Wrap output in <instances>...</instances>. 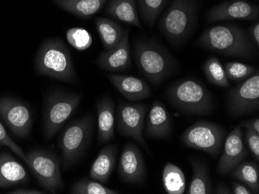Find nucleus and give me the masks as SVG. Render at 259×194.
<instances>
[{"mask_svg":"<svg viewBox=\"0 0 259 194\" xmlns=\"http://www.w3.org/2000/svg\"><path fill=\"white\" fill-rule=\"evenodd\" d=\"M196 43L199 47L224 56L249 59L254 54V44L248 34L236 24H221L203 32Z\"/></svg>","mask_w":259,"mask_h":194,"instance_id":"obj_1","label":"nucleus"},{"mask_svg":"<svg viewBox=\"0 0 259 194\" xmlns=\"http://www.w3.org/2000/svg\"><path fill=\"white\" fill-rule=\"evenodd\" d=\"M134 56L141 75L154 85H159L179 69V63L171 53L154 40L138 42Z\"/></svg>","mask_w":259,"mask_h":194,"instance_id":"obj_2","label":"nucleus"},{"mask_svg":"<svg viewBox=\"0 0 259 194\" xmlns=\"http://www.w3.org/2000/svg\"><path fill=\"white\" fill-rule=\"evenodd\" d=\"M34 67L41 76L68 83L77 81L71 52L61 39H47L40 44L35 56Z\"/></svg>","mask_w":259,"mask_h":194,"instance_id":"obj_3","label":"nucleus"},{"mask_svg":"<svg viewBox=\"0 0 259 194\" xmlns=\"http://www.w3.org/2000/svg\"><path fill=\"white\" fill-rule=\"evenodd\" d=\"M173 108L187 114L210 115L214 109L213 95L201 82L184 78L171 84L165 91Z\"/></svg>","mask_w":259,"mask_h":194,"instance_id":"obj_4","label":"nucleus"},{"mask_svg":"<svg viewBox=\"0 0 259 194\" xmlns=\"http://www.w3.org/2000/svg\"><path fill=\"white\" fill-rule=\"evenodd\" d=\"M95 118L92 113L73 120L64 128L58 140L64 170H68L85 156L94 134Z\"/></svg>","mask_w":259,"mask_h":194,"instance_id":"obj_5","label":"nucleus"},{"mask_svg":"<svg viewBox=\"0 0 259 194\" xmlns=\"http://www.w3.org/2000/svg\"><path fill=\"white\" fill-rule=\"evenodd\" d=\"M198 5L196 0H173L159 22V29L174 46L183 44L196 27Z\"/></svg>","mask_w":259,"mask_h":194,"instance_id":"obj_6","label":"nucleus"},{"mask_svg":"<svg viewBox=\"0 0 259 194\" xmlns=\"http://www.w3.org/2000/svg\"><path fill=\"white\" fill-rule=\"evenodd\" d=\"M82 95L62 90L50 91L45 100L43 111V133L51 140L76 111Z\"/></svg>","mask_w":259,"mask_h":194,"instance_id":"obj_7","label":"nucleus"},{"mask_svg":"<svg viewBox=\"0 0 259 194\" xmlns=\"http://www.w3.org/2000/svg\"><path fill=\"white\" fill-rule=\"evenodd\" d=\"M26 164L39 184L52 193L65 188L60 169V159L55 153L47 150L34 149L26 154Z\"/></svg>","mask_w":259,"mask_h":194,"instance_id":"obj_8","label":"nucleus"},{"mask_svg":"<svg viewBox=\"0 0 259 194\" xmlns=\"http://www.w3.org/2000/svg\"><path fill=\"white\" fill-rule=\"evenodd\" d=\"M226 130L216 123L198 121L185 130L181 136L186 147L201 150L210 156L219 155L226 138Z\"/></svg>","mask_w":259,"mask_h":194,"instance_id":"obj_9","label":"nucleus"},{"mask_svg":"<svg viewBox=\"0 0 259 194\" xmlns=\"http://www.w3.org/2000/svg\"><path fill=\"white\" fill-rule=\"evenodd\" d=\"M259 108V74L251 77L230 90L227 94V109L231 118L255 112Z\"/></svg>","mask_w":259,"mask_h":194,"instance_id":"obj_10","label":"nucleus"},{"mask_svg":"<svg viewBox=\"0 0 259 194\" xmlns=\"http://www.w3.org/2000/svg\"><path fill=\"white\" fill-rule=\"evenodd\" d=\"M148 111L146 104L120 101L116 111V128L122 136L135 140L147 153H150L149 147L143 135L145 115Z\"/></svg>","mask_w":259,"mask_h":194,"instance_id":"obj_11","label":"nucleus"},{"mask_svg":"<svg viewBox=\"0 0 259 194\" xmlns=\"http://www.w3.org/2000/svg\"><path fill=\"white\" fill-rule=\"evenodd\" d=\"M0 118L17 138H27L33 126V113L24 102L13 98H0Z\"/></svg>","mask_w":259,"mask_h":194,"instance_id":"obj_12","label":"nucleus"},{"mask_svg":"<svg viewBox=\"0 0 259 194\" xmlns=\"http://www.w3.org/2000/svg\"><path fill=\"white\" fill-rule=\"evenodd\" d=\"M118 175L123 182L143 184L146 180L145 159L138 146L128 142L123 146L118 164Z\"/></svg>","mask_w":259,"mask_h":194,"instance_id":"obj_13","label":"nucleus"},{"mask_svg":"<svg viewBox=\"0 0 259 194\" xmlns=\"http://www.w3.org/2000/svg\"><path fill=\"white\" fill-rule=\"evenodd\" d=\"M259 8L248 0H229L212 7L208 11V22L226 20H257Z\"/></svg>","mask_w":259,"mask_h":194,"instance_id":"obj_14","label":"nucleus"},{"mask_svg":"<svg viewBox=\"0 0 259 194\" xmlns=\"http://www.w3.org/2000/svg\"><path fill=\"white\" fill-rule=\"evenodd\" d=\"M248 154L244 144L241 127L237 126L225 138L222 155L217 166L220 175H227L236 167Z\"/></svg>","mask_w":259,"mask_h":194,"instance_id":"obj_15","label":"nucleus"},{"mask_svg":"<svg viewBox=\"0 0 259 194\" xmlns=\"http://www.w3.org/2000/svg\"><path fill=\"white\" fill-rule=\"evenodd\" d=\"M96 63L102 70L109 72H126L132 68L129 29L125 30L124 36L118 44L99 55Z\"/></svg>","mask_w":259,"mask_h":194,"instance_id":"obj_16","label":"nucleus"},{"mask_svg":"<svg viewBox=\"0 0 259 194\" xmlns=\"http://www.w3.org/2000/svg\"><path fill=\"white\" fill-rule=\"evenodd\" d=\"M144 137L152 140H164L171 133L169 113L158 100L153 101L145 122Z\"/></svg>","mask_w":259,"mask_h":194,"instance_id":"obj_17","label":"nucleus"},{"mask_svg":"<svg viewBox=\"0 0 259 194\" xmlns=\"http://www.w3.org/2000/svg\"><path fill=\"white\" fill-rule=\"evenodd\" d=\"M110 83L128 101H137L149 98L151 90L145 80L133 75H107Z\"/></svg>","mask_w":259,"mask_h":194,"instance_id":"obj_18","label":"nucleus"},{"mask_svg":"<svg viewBox=\"0 0 259 194\" xmlns=\"http://www.w3.org/2000/svg\"><path fill=\"white\" fill-rule=\"evenodd\" d=\"M98 143L106 144L115 140V105L113 99L105 95L97 102Z\"/></svg>","mask_w":259,"mask_h":194,"instance_id":"obj_19","label":"nucleus"},{"mask_svg":"<svg viewBox=\"0 0 259 194\" xmlns=\"http://www.w3.org/2000/svg\"><path fill=\"white\" fill-rule=\"evenodd\" d=\"M29 181L25 168L9 152L0 153V188L26 184Z\"/></svg>","mask_w":259,"mask_h":194,"instance_id":"obj_20","label":"nucleus"},{"mask_svg":"<svg viewBox=\"0 0 259 194\" xmlns=\"http://www.w3.org/2000/svg\"><path fill=\"white\" fill-rule=\"evenodd\" d=\"M118 151V146L116 144L107 145L103 147L92 164L90 178L103 184L107 183L116 166Z\"/></svg>","mask_w":259,"mask_h":194,"instance_id":"obj_21","label":"nucleus"},{"mask_svg":"<svg viewBox=\"0 0 259 194\" xmlns=\"http://www.w3.org/2000/svg\"><path fill=\"white\" fill-rule=\"evenodd\" d=\"M109 0H54L66 12L81 19H89L102 10Z\"/></svg>","mask_w":259,"mask_h":194,"instance_id":"obj_22","label":"nucleus"},{"mask_svg":"<svg viewBox=\"0 0 259 194\" xmlns=\"http://www.w3.org/2000/svg\"><path fill=\"white\" fill-rule=\"evenodd\" d=\"M107 14L115 20L141 28L135 0H110Z\"/></svg>","mask_w":259,"mask_h":194,"instance_id":"obj_23","label":"nucleus"},{"mask_svg":"<svg viewBox=\"0 0 259 194\" xmlns=\"http://www.w3.org/2000/svg\"><path fill=\"white\" fill-rule=\"evenodd\" d=\"M95 24L105 50L114 47L124 36V29L114 20L98 17L95 20Z\"/></svg>","mask_w":259,"mask_h":194,"instance_id":"obj_24","label":"nucleus"},{"mask_svg":"<svg viewBox=\"0 0 259 194\" xmlns=\"http://www.w3.org/2000/svg\"><path fill=\"white\" fill-rule=\"evenodd\" d=\"M190 163L193 169V177L190 182L189 194H209L213 192L212 182L205 162L191 158Z\"/></svg>","mask_w":259,"mask_h":194,"instance_id":"obj_25","label":"nucleus"},{"mask_svg":"<svg viewBox=\"0 0 259 194\" xmlns=\"http://www.w3.org/2000/svg\"><path fill=\"white\" fill-rule=\"evenodd\" d=\"M162 182L168 194H183L186 191V182L184 173L179 166L167 163L163 169Z\"/></svg>","mask_w":259,"mask_h":194,"instance_id":"obj_26","label":"nucleus"},{"mask_svg":"<svg viewBox=\"0 0 259 194\" xmlns=\"http://www.w3.org/2000/svg\"><path fill=\"white\" fill-rule=\"evenodd\" d=\"M231 172L233 177L248 186L253 193H259V169L257 163L252 161L241 162Z\"/></svg>","mask_w":259,"mask_h":194,"instance_id":"obj_27","label":"nucleus"},{"mask_svg":"<svg viewBox=\"0 0 259 194\" xmlns=\"http://www.w3.org/2000/svg\"><path fill=\"white\" fill-rule=\"evenodd\" d=\"M203 69L211 84L221 88H229L231 85L225 73V67L217 56H209L203 63Z\"/></svg>","mask_w":259,"mask_h":194,"instance_id":"obj_28","label":"nucleus"},{"mask_svg":"<svg viewBox=\"0 0 259 194\" xmlns=\"http://www.w3.org/2000/svg\"><path fill=\"white\" fill-rule=\"evenodd\" d=\"M72 194H119V191L113 190L105 186L103 183L91 179L82 178L72 185L70 189Z\"/></svg>","mask_w":259,"mask_h":194,"instance_id":"obj_29","label":"nucleus"},{"mask_svg":"<svg viewBox=\"0 0 259 194\" xmlns=\"http://www.w3.org/2000/svg\"><path fill=\"white\" fill-rule=\"evenodd\" d=\"M168 0H138L140 12L148 27H152Z\"/></svg>","mask_w":259,"mask_h":194,"instance_id":"obj_30","label":"nucleus"},{"mask_svg":"<svg viewBox=\"0 0 259 194\" xmlns=\"http://www.w3.org/2000/svg\"><path fill=\"white\" fill-rule=\"evenodd\" d=\"M225 73L228 80L240 82L251 77L256 72V68L241 62H228L225 65Z\"/></svg>","mask_w":259,"mask_h":194,"instance_id":"obj_31","label":"nucleus"},{"mask_svg":"<svg viewBox=\"0 0 259 194\" xmlns=\"http://www.w3.org/2000/svg\"><path fill=\"white\" fill-rule=\"evenodd\" d=\"M66 38L69 44L79 51L90 48L93 43V37L88 30L78 27L67 30Z\"/></svg>","mask_w":259,"mask_h":194,"instance_id":"obj_32","label":"nucleus"},{"mask_svg":"<svg viewBox=\"0 0 259 194\" xmlns=\"http://www.w3.org/2000/svg\"><path fill=\"white\" fill-rule=\"evenodd\" d=\"M0 146H7L17 156L21 158L23 161H26V154L23 152V149L9 136L5 127L1 122H0Z\"/></svg>","mask_w":259,"mask_h":194,"instance_id":"obj_33","label":"nucleus"},{"mask_svg":"<svg viewBox=\"0 0 259 194\" xmlns=\"http://www.w3.org/2000/svg\"><path fill=\"white\" fill-rule=\"evenodd\" d=\"M247 146L249 148L250 151L253 156L255 158L256 161H259V133L253 130H245L244 136Z\"/></svg>","mask_w":259,"mask_h":194,"instance_id":"obj_34","label":"nucleus"},{"mask_svg":"<svg viewBox=\"0 0 259 194\" xmlns=\"http://www.w3.org/2000/svg\"><path fill=\"white\" fill-rule=\"evenodd\" d=\"M240 126L245 130H253L259 133V119L258 118H252L250 120H244L240 122Z\"/></svg>","mask_w":259,"mask_h":194,"instance_id":"obj_35","label":"nucleus"},{"mask_svg":"<svg viewBox=\"0 0 259 194\" xmlns=\"http://www.w3.org/2000/svg\"><path fill=\"white\" fill-rule=\"evenodd\" d=\"M232 193L234 194H252V191L248 186L240 182H232Z\"/></svg>","mask_w":259,"mask_h":194,"instance_id":"obj_36","label":"nucleus"},{"mask_svg":"<svg viewBox=\"0 0 259 194\" xmlns=\"http://www.w3.org/2000/svg\"><path fill=\"white\" fill-rule=\"evenodd\" d=\"M250 34H251V39L254 44L258 46L259 45V22L258 20H256L255 24L251 25L250 27Z\"/></svg>","mask_w":259,"mask_h":194,"instance_id":"obj_37","label":"nucleus"},{"mask_svg":"<svg viewBox=\"0 0 259 194\" xmlns=\"http://www.w3.org/2000/svg\"><path fill=\"white\" fill-rule=\"evenodd\" d=\"M8 193L10 194H44L43 191L37 190L33 189H25V188H17L10 191Z\"/></svg>","mask_w":259,"mask_h":194,"instance_id":"obj_38","label":"nucleus"},{"mask_svg":"<svg viewBox=\"0 0 259 194\" xmlns=\"http://www.w3.org/2000/svg\"><path fill=\"white\" fill-rule=\"evenodd\" d=\"M213 192L218 194H231L232 191L230 189L228 185L225 184V182H220L219 184L215 188Z\"/></svg>","mask_w":259,"mask_h":194,"instance_id":"obj_39","label":"nucleus"},{"mask_svg":"<svg viewBox=\"0 0 259 194\" xmlns=\"http://www.w3.org/2000/svg\"><path fill=\"white\" fill-rule=\"evenodd\" d=\"M0 147H1V146H0Z\"/></svg>","mask_w":259,"mask_h":194,"instance_id":"obj_40","label":"nucleus"}]
</instances>
